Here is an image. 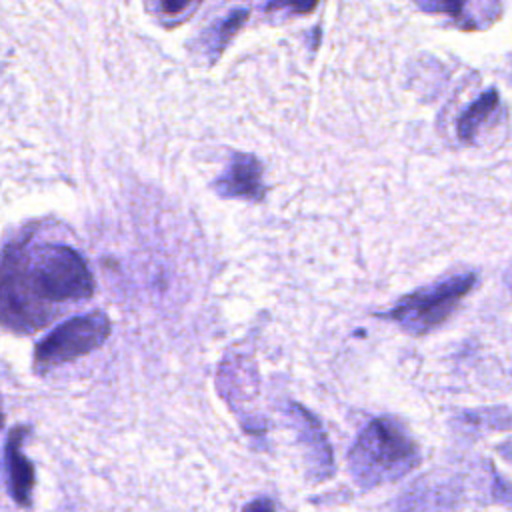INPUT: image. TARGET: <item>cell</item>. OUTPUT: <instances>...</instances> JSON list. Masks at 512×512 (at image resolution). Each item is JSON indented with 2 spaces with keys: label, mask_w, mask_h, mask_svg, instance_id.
<instances>
[{
  "label": "cell",
  "mask_w": 512,
  "mask_h": 512,
  "mask_svg": "<svg viewBox=\"0 0 512 512\" xmlns=\"http://www.w3.org/2000/svg\"><path fill=\"white\" fill-rule=\"evenodd\" d=\"M420 460L418 442L392 416L370 420L348 452L350 474L362 488L396 482L418 468Z\"/></svg>",
  "instance_id": "6da1fadb"
},
{
  "label": "cell",
  "mask_w": 512,
  "mask_h": 512,
  "mask_svg": "<svg viewBox=\"0 0 512 512\" xmlns=\"http://www.w3.org/2000/svg\"><path fill=\"white\" fill-rule=\"evenodd\" d=\"M26 274L44 302L86 300L94 294V278L84 258L70 246L46 244L26 252Z\"/></svg>",
  "instance_id": "7a4b0ae2"
},
{
  "label": "cell",
  "mask_w": 512,
  "mask_h": 512,
  "mask_svg": "<svg viewBox=\"0 0 512 512\" xmlns=\"http://www.w3.org/2000/svg\"><path fill=\"white\" fill-rule=\"evenodd\" d=\"M476 282V272H460L426 284L406 294L396 306L382 314V318L396 322L402 330L414 336H422L446 322L460 300L476 286Z\"/></svg>",
  "instance_id": "3957f363"
},
{
  "label": "cell",
  "mask_w": 512,
  "mask_h": 512,
  "mask_svg": "<svg viewBox=\"0 0 512 512\" xmlns=\"http://www.w3.org/2000/svg\"><path fill=\"white\" fill-rule=\"evenodd\" d=\"M50 318V304L38 298L28 280L24 246H8L0 260V324L20 332H34Z\"/></svg>",
  "instance_id": "277c9868"
},
{
  "label": "cell",
  "mask_w": 512,
  "mask_h": 512,
  "mask_svg": "<svg viewBox=\"0 0 512 512\" xmlns=\"http://www.w3.org/2000/svg\"><path fill=\"white\" fill-rule=\"evenodd\" d=\"M110 326V318L102 310L62 322L36 346V370L46 372L100 348L110 336Z\"/></svg>",
  "instance_id": "5b68a950"
},
{
  "label": "cell",
  "mask_w": 512,
  "mask_h": 512,
  "mask_svg": "<svg viewBox=\"0 0 512 512\" xmlns=\"http://www.w3.org/2000/svg\"><path fill=\"white\" fill-rule=\"evenodd\" d=\"M214 190L222 198H244L260 202L266 194L260 160L252 154L236 152L228 168L216 178Z\"/></svg>",
  "instance_id": "8992f818"
},
{
  "label": "cell",
  "mask_w": 512,
  "mask_h": 512,
  "mask_svg": "<svg viewBox=\"0 0 512 512\" xmlns=\"http://www.w3.org/2000/svg\"><path fill=\"white\" fill-rule=\"evenodd\" d=\"M296 436L304 448L306 464L316 480H324L332 474V450L320 422L302 406L292 404L288 408Z\"/></svg>",
  "instance_id": "52a82bcc"
},
{
  "label": "cell",
  "mask_w": 512,
  "mask_h": 512,
  "mask_svg": "<svg viewBox=\"0 0 512 512\" xmlns=\"http://www.w3.org/2000/svg\"><path fill=\"white\" fill-rule=\"evenodd\" d=\"M26 428L18 426L10 432L6 442V466H8V484L10 494L18 506H28L34 490V466L22 452Z\"/></svg>",
  "instance_id": "ba28073f"
},
{
  "label": "cell",
  "mask_w": 512,
  "mask_h": 512,
  "mask_svg": "<svg viewBox=\"0 0 512 512\" xmlns=\"http://www.w3.org/2000/svg\"><path fill=\"white\" fill-rule=\"evenodd\" d=\"M248 20V10L244 8H238V10H232L226 18L218 20L212 28H208L204 34H202V50L204 54L210 58V62H214L222 52L224 48L228 46V42L234 38V34L244 26V22Z\"/></svg>",
  "instance_id": "9c48e42d"
},
{
  "label": "cell",
  "mask_w": 512,
  "mask_h": 512,
  "mask_svg": "<svg viewBox=\"0 0 512 512\" xmlns=\"http://www.w3.org/2000/svg\"><path fill=\"white\" fill-rule=\"evenodd\" d=\"M498 108V92L490 88L482 96H478L458 118L456 130L458 138L464 142H472L476 130L492 116V112Z\"/></svg>",
  "instance_id": "30bf717a"
},
{
  "label": "cell",
  "mask_w": 512,
  "mask_h": 512,
  "mask_svg": "<svg viewBox=\"0 0 512 512\" xmlns=\"http://www.w3.org/2000/svg\"><path fill=\"white\" fill-rule=\"evenodd\" d=\"M414 4L428 14H444L450 18H462L466 0H414Z\"/></svg>",
  "instance_id": "8fae6325"
},
{
  "label": "cell",
  "mask_w": 512,
  "mask_h": 512,
  "mask_svg": "<svg viewBox=\"0 0 512 512\" xmlns=\"http://www.w3.org/2000/svg\"><path fill=\"white\" fill-rule=\"evenodd\" d=\"M318 0H268L264 10L266 12H278L288 10L294 14H310L316 8Z\"/></svg>",
  "instance_id": "7c38bea8"
},
{
  "label": "cell",
  "mask_w": 512,
  "mask_h": 512,
  "mask_svg": "<svg viewBox=\"0 0 512 512\" xmlns=\"http://www.w3.org/2000/svg\"><path fill=\"white\" fill-rule=\"evenodd\" d=\"M194 2L198 0H160V10L166 16H180L182 12H186Z\"/></svg>",
  "instance_id": "4fadbf2b"
},
{
  "label": "cell",
  "mask_w": 512,
  "mask_h": 512,
  "mask_svg": "<svg viewBox=\"0 0 512 512\" xmlns=\"http://www.w3.org/2000/svg\"><path fill=\"white\" fill-rule=\"evenodd\" d=\"M242 512H276V506H274V502H272L270 498L258 496V498L250 500V502L242 508Z\"/></svg>",
  "instance_id": "5bb4252c"
},
{
  "label": "cell",
  "mask_w": 512,
  "mask_h": 512,
  "mask_svg": "<svg viewBox=\"0 0 512 512\" xmlns=\"http://www.w3.org/2000/svg\"><path fill=\"white\" fill-rule=\"evenodd\" d=\"M2 424H4V418H2V414H0V428H2Z\"/></svg>",
  "instance_id": "9a60e30c"
}]
</instances>
